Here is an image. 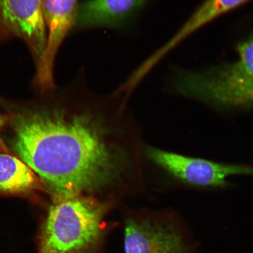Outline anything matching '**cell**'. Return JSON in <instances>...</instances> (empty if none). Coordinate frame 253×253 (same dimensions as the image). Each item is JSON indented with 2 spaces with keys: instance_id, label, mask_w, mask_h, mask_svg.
I'll list each match as a JSON object with an SVG mask.
<instances>
[{
  "instance_id": "cell-1",
  "label": "cell",
  "mask_w": 253,
  "mask_h": 253,
  "mask_svg": "<svg viewBox=\"0 0 253 253\" xmlns=\"http://www.w3.org/2000/svg\"><path fill=\"white\" fill-rule=\"evenodd\" d=\"M13 130L12 150L39 176L53 202L99 191L121 173L122 155L93 113L33 111L18 116Z\"/></svg>"
},
{
  "instance_id": "cell-2",
  "label": "cell",
  "mask_w": 253,
  "mask_h": 253,
  "mask_svg": "<svg viewBox=\"0 0 253 253\" xmlns=\"http://www.w3.org/2000/svg\"><path fill=\"white\" fill-rule=\"evenodd\" d=\"M109 205L79 197L53 202L37 237V253H106Z\"/></svg>"
},
{
  "instance_id": "cell-3",
  "label": "cell",
  "mask_w": 253,
  "mask_h": 253,
  "mask_svg": "<svg viewBox=\"0 0 253 253\" xmlns=\"http://www.w3.org/2000/svg\"><path fill=\"white\" fill-rule=\"evenodd\" d=\"M235 62L205 71L177 72V93L219 109L253 107V34L237 43Z\"/></svg>"
},
{
  "instance_id": "cell-4",
  "label": "cell",
  "mask_w": 253,
  "mask_h": 253,
  "mask_svg": "<svg viewBox=\"0 0 253 253\" xmlns=\"http://www.w3.org/2000/svg\"><path fill=\"white\" fill-rule=\"evenodd\" d=\"M150 159L176 178L189 185L201 188H221L230 186L228 178L237 175L253 176V166L224 164L186 157L149 147Z\"/></svg>"
},
{
  "instance_id": "cell-5",
  "label": "cell",
  "mask_w": 253,
  "mask_h": 253,
  "mask_svg": "<svg viewBox=\"0 0 253 253\" xmlns=\"http://www.w3.org/2000/svg\"><path fill=\"white\" fill-rule=\"evenodd\" d=\"M0 38L24 41L39 68L47 42L42 0H0Z\"/></svg>"
},
{
  "instance_id": "cell-6",
  "label": "cell",
  "mask_w": 253,
  "mask_h": 253,
  "mask_svg": "<svg viewBox=\"0 0 253 253\" xmlns=\"http://www.w3.org/2000/svg\"><path fill=\"white\" fill-rule=\"evenodd\" d=\"M125 253H186L178 226L169 219L155 216L125 220Z\"/></svg>"
},
{
  "instance_id": "cell-7",
  "label": "cell",
  "mask_w": 253,
  "mask_h": 253,
  "mask_svg": "<svg viewBox=\"0 0 253 253\" xmlns=\"http://www.w3.org/2000/svg\"><path fill=\"white\" fill-rule=\"evenodd\" d=\"M78 0H42V12L47 28V42L35 82L43 89L54 87L53 67L57 53L69 32L74 28Z\"/></svg>"
},
{
  "instance_id": "cell-8",
  "label": "cell",
  "mask_w": 253,
  "mask_h": 253,
  "mask_svg": "<svg viewBox=\"0 0 253 253\" xmlns=\"http://www.w3.org/2000/svg\"><path fill=\"white\" fill-rule=\"evenodd\" d=\"M150 0H86L79 4L74 28L123 29Z\"/></svg>"
},
{
  "instance_id": "cell-9",
  "label": "cell",
  "mask_w": 253,
  "mask_h": 253,
  "mask_svg": "<svg viewBox=\"0 0 253 253\" xmlns=\"http://www.w3.org/2000/svg\"><path fill=\"white\" fill-rule=\"evenodd\" d=\"M39 178L17 157L0 153V192L20 194L39 188Z\"/></svg>"
},
{
  "instance_id": "cell-10",
  "label": "cell",
  "mask_w": 253,
  "mask_h": 253,
  "mask_svg": "<svg viewBox=\"0 0 253 253\" xmlns=\"http://www.w3.org/2000/svg\"><path fill=\"white\" fill-rule=\"evenodd\" d=\"M249 1L250 0H205L170 39V42L174 46L178 45L186 38L215 19Z\"/></svg>"
},
{
  "instance_id": "cell-11",
  "label": "cell",
  "mask_w": 253,
  "mask_h": 253,
  "mask_svg": "<svg viewBox=\"0 0 253 253\" xmlns=\"http://www.w3.org/2000/svg\"><path fill=\"white\" fill-rule=\"evenodd\" d=\"M6 122V118L4 116L0 115V131L3 126L5 125ZM0 153H8L9 151L7 147L5 146L4 142L2 140L1 137H0Z\"/></svg>"
},
{
  "instance_id": "cell-12",
  "label": "cell",
  "mask_w": 253,
  "mask_h": 253,
  "mask_svg": "<svg viewBox=\"0 0 253 253\" xmlns=\"http://www.w3.org/2000/svg\"><path fill=\"white\" fill-rule=\"evenodd\" d=\"M0 40H1V38H0Z\"/></svg>"
}]
</instances>
